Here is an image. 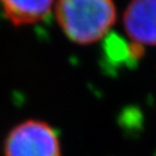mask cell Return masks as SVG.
Returning a JSON list of instances; mask_svg holds the SVG:
<instances>
[{"label": "cell", "instance_id": "6da1fadb", "mask_svg": "<svg viewBox=\"0 0 156 156\" xmlns=\"http://www.w3.org/2000/svg\"><path fill=\"white\" fill-rule=\"evenodd\" d=\"M55 11L65 36L80 45L101 41L117 20L113 0H57Z\"/></svg>", "mask_w": 156, "mask_h": 156}, {"label": "cell", "instance_id": "7a4b0ae2", "mask_svg": "<svg viewBox=\"0 0 156 156\" xmlns=\"http://www.w3.org/2000/svg\"><path fill=\"white\" fill-rule=\"evenodd\" d=\"M4 151L5 156H60V144L49 124L26 120L9 132Z\"/></svg>", "mask_w": 156, "mask_h": 156}, {"label": "cell", "instance_id": "3957f363", "mask_svg": "<svg viewBox=\"0 0 156 156\" xmlns=\"http://www.w3.org/2000/svg\"><path fill=\"white\" fill-rule=\"evenodd\" d=\"M125 33L132 43L156 46V0H131L124 12Z\"/></svg>", "mask_w": 156, "mask_h": 156}, {"label": "cell", "instance_id": "277c9868", "mask_svg": "<svg viewBox=\"0 0 156 156\" xmlns=\"http://www.w3.org/2000/svg\"><path fill=\"white\" fill-rule=\"evenodd\" d=\"M57 0H0L1 8L14 26H29L43 21L56 6Z\"/></svg>", "mask_w": 156, "mask_h": 156}]
</instances>
